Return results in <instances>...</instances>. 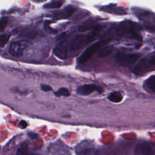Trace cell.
Instances as JSON below:
<instances>
[{"instance_id": "1", "label": "cell", "mask_w": 155, "mask_h": 155, "mask_svg": "<svg viewBox=\"0 0 155 155\" xmlns=\"http://www.w3.org/2000/svg\"><path fill=\"white\" fill-rule=\"evenodd\" d=\"M140 30V26L137 23L131 21H125L113 27L110 30V33H114L117 37L142 41Z\"/></svg>"}, {"instance_id": "2", "label": "cell", "mask_w": 155, "mask_h": 155, "mask_svg": "<svg viewBox=\"0 0 155 155\" xmlns=\"http://www.w3.org/2000/svg\"><path fill=\"white\" fill-rule=\"evenodd\" d=\"M99 30V27L88 34H79L75 35L70 41L68 44V48L72 51H78L95 39Z\"/></svg>"}, {"instance_id": "3", "label": "cell", "mask_w": 155, "mask_h": 155, "mask_svg": "<svg viewBox=\"0 0 155 155\" xmlns=\"http://www.w3.org/2000/svg\"><path fill=\"white\" fill-rule=\"evenodd\" d=\"M134 13L146 30L155 33V13L139 9L135 10Z\"/></svg>"}, {"instance_id": "4", "label": "cell", "mask_w": 155, "mask_h": 155, "mask_svg": "<svg viewBox=\"0 0 155 155\" xmlns=\"http://www.w3.org/2000/svg\"><path fill=\"white\" fill-rule=\"evenodd\" d=\"M109 40L106 38L100 39L90 47H88L79 56L78 58V62L79 64H84L90 59L94 53L102 48L103 46L106 45L108 42Z\"/></svg>"}, {"instance_id": "5", "label": "cell", "mask_w": 155, "mask_h": 155, "mask_svg": "<svg viewBox=\"0 0 155 155\" xmlns=\"http://www.w3.org/2000/svg\"><path fill=\"white\" fill-rule=\"evenodd\" d=\"M31 44V42L27 40L12 42L8 47V52L13 56L20 57L23 54L24 51Z\"/></svg>"}, {"instance_id": "6", "label": "cell", "mask_w": 155, "mask_h": 155, "mask_svg": "<svg viewBox=\"0 0 155 155\" xmlns=\"http://www.w3.org/2000/svg\"><path fill=\"white\" fill-rule=\"evenodd\" d=\"M140 55L137 53H118L116 56V61L120 66H129L134 63L140 58Z\"/></svg>"}, {"instance_id": "7", "label": "cell", "mask_w": 155, "mask_h": 155, "mask_svg": "<svg viewBox=\"0 0 155 155\" xmlns=\"http://www.w3.org/2000/svg\"><path fill=\"white\" fill-rule=\"evenodd\" d=\"M135 155H155V145L150 142H142L136 145Z\"/></svg>"}, {"instance_id": "8", "label": "cell", "mask_w": 155, "mask_h": 155, "mask_svg": "<svg viewBox=\"0 0 155 155\" xmlns=\"http://www.w3.org/2000/svg\"><path fill=\"white\" fill-rule=\"evenodd\" d=\"M54 55L60 59L65 60L68 55V43L65 40L60 41L54 48Z\"/></svg>"}, {"instance_id": "9", "label": "cell", "mask_w": 155, "mask_h": 155, "mask_svg": "<svg viewBox=\"0 0 155 155\" xmlns=\"http://www.w3.org/2000/svg\"><path fill=\"white\" fill-rule=\"evenodd\" d=\"M94 91L101 93L104 90L101 87L97 85L94 84H85L78 88L77 93L79 95L86 96L92 93Z\"/></svg>"}, {"instance_id": "10", "label": "cell", "mask_w": 155, "mask_h": 155, "mask_svg": "<svg viewBox=\"0 0 155 155\" xmlns=\"http://www.w3.org/2000/svg\"><path fill=\"white\" fill-rule=\"evenodd\" d=\"M76 8L73 5H68L61 10L56 12L52 15L53 18L55 19H68L75 12Z\"/></svg>"}, {"instance_id": "11", "label": "cell", "mask_w": 155, "mask_h": 155, "mask_svg": "<svg viewBox=\"0 0 155 155\" xmlns=\"http://www.w3.org/2000/svg\"><path fill=\"white\" fill-rule=\"evenodd\" d=\"M101 10L107 13H110L117 15H124L127 14V12L125 8L117 6V5L114 4H111L105 6H103Z\"/></svg>"}, {"instance_id": "12", "label": "cell", "mask_w": 155, "mask_h": 155, "mask_svg": "<svg viewBox=\"0 0 155 155\" xmlns=\"http://www.w3.org/2000/svg\"><path fill=\"white\" fill-rule=\"evenodd\" d=\"M15 33H18L19 36L22 38H26L29 39H33L36 37L37 32L36 31L29 27H25L23 28H18V30H16Z\"/></svg>"}, {"instance_id": "13", "label": "cell", "mask_w": 155, "mask_h": 155, "mask_svg": "<svg viewBox=\"0 0 155 155\" xmlns=\"http://www.w3.org/2000/svg\"><path fill=\"white\" fill-rule=\"evenodd\" d=\"M143 87L146 90L155 93V74L150 76L145 81Z\"/></svg>"}, {"instance_id": "14", "label": "cell", "mask_w": 155, "mask_h": 155, "mask_svg": "<svg viewBox=\"0 0 155 155\" xmlns=\"http://www.w3.org/2000/svg\"><path fill=\"white\" fill-rule=\"evenodd\" d=\"M16 155H35V154L30 150L28 145L26 143L24 142L18 148L16 152Z\"/></svg>"}, {"instance_id": "15", "label": "cell", "mask_w": 155, "mask_h": 155, "mask_svg": "<svg viewBox=\"0 0 155 155\" xmlns=\"http://www.w3.org/2000/svg\"><path fill=\"white\" fill-rule=\"evenodd\" d=\"M97 27L96 24H95L94 21L89 20L88 21H87L84 24H82V25H81L78 28V30L80 31H87L91 29L94 30Z\"/></svg>"}, {"instance_id": "16", "label": "cell", "mask_w": 155, "mask_h": 155, "mask_svg": "<svg viewBox=\"0 0 155 155\" xmlns=\"http://www.w3.org/2000/svg\"><path fill=\"white\" fill-rule=\"evenodd\" d=\"M64 2V0H51L44 5V8H57L61 7Z\"/></svg>"}, {"instance_id": "17", "label": "cell", "mask_w": 155, "mask_h": 155, "mask_svg": "<svg viewBox=\"0 0 155 155\" xmlns=\"http://www.w3.org/2000/svg\"><path fill=\"white\" fill-rule=\"evenodd\" d=\"M108 99L113 102L119 103L122 101L123 99V96L120 92L114 91L110 94V95L108 96Z\"/></svg>"}, {"instance_id": "18", "label": "cell", "mask_w": 155, "mask_h": 155, "mask_svg": "<svg viewBox=\"0 0 155 155\" xmlns=\"http://www.w3.org/2000/svg\"><path fill=\"white\" fill-rule=\"evenodd\" d=\"M78 155H99V152L94 148H85L79 151Z\"/></svg>"}, {"instance_id": "19", "label": "cell", "mask_w": 155, "mask_h": 155, "mask_svg": "<svg viewBox=\"0 0 155 155\" xmlns=\"http://www.w3.org/2000/svg\"><path fill=\"white\" fill-rule=\"evenodd\" d=\"M54 95L56 96H69L70 95V93L68 91V90L66 88H59L57 91L54 92Z\"/></svg>"}, {"instance_id": "20", "label": "cell", "mask_w": 155, "mask_h": 155, "mask_svg": "<svg viewBox=\"0 0 155 155\" xmlns=\"http://www.w3.org/2000/svg\"><path fill=\"white\" fill-rule=\"evenodd\" d=\"M11 35L10 33H5L0 35V47H4L8 41Z\"/></svg>"}, {"instance_id": "21", "label": "cell", "mask_w": 155, "mask_h": 155, "mask_svg": "<svg viewBox=\"0 0 155 155\" xmlns=\"http://www.w3.org/2000/svg\"><path fill=\"white\" fill-rule=\"evenodd\" d=\"M51 23V21H46L44 24V29L46 31V32L50 33V34H55L57 33V30L51 28L50 26V24Z\"/></svg>"}, {"instance_id": "22", "label": "cell", "mask_w": 155, "mask_h": 155, "mask_svg": "<svg viewBox=\"0 0 155 155\" xmlns=\"http://www.w3.org/2000/svg\"><path fill=\"white\" fill-rule=\"evenodd\" d=\"M8 19L7 17H4L1 19H0V31L5 30L8 24Z\"/></svg>"}, {"instance_id": "23", "label": "cell", "mask_w": 155, "mask_h": 155, "mask_svg": "<svg viewBox=\"0 0 155 155\" xmlns=\"http://www.w3.org/2000/svg\"><path fill=\"white\" fill-rule=\"evenodd\" d=\"M111 52V49L110 48V47H106L104 49H103L102 51H101L99 55L102 57L107 56V55L110 54Z\"/></svg>"}, {"instance_id": "24", "label": "cell", "mask_w": 155, "mask_h": 155, "mask_svg": "<svg viewBox=\"0 0 155 155\" xmlns=\"http://www.w3.org/2000/svg\"><path fill=\"white\" fill-rule=\"evenodd\" d=\"M40 88L44 91H50L52 90L51 87L50 85H46V84H41L40 86Z\"/></svg>"}, {"instance_id": "25", "label": "cell", "mask_w": 155, "mask_h": 155, "mask_svg": "<svg viewBox=\"0 0 155 155\" xmlns=\"http://www.w3.org/2000/svg\"><path fill=\"white\" fill-rule=\"evenodd\" d=\"M147 62L152 65H155V55L151 56L150 58H148Z\"/></svg>"}, {"instance_id": "26", "label": "cell", "mask_w": 155, "mask_h": 155, "mask_svg": "<svg viewBox=\"0 0 155 155\" xmlns=\"http://www.w3.org/2000/svg\"><path fill=\"white\" fill-rule=\"evenodd\" d=\"M27 127V122L25 120H21L19 122V128H21L22 129H24Z\"/></svg>"}, {"instance_id": "27", "label": "cell", "mask_w": 155, "mask_h": 155, "mask_svg": "<svg viewBox=\"0 0 155 155\" xmlns=\"http://www.w3.org/2000/svg\"><path fill=\"white\" fill-rule=\"evenodd\" d=\"M28 136L31 139H37L39 137L38 134H36L35 133H33V132L28 133Z\"/></svg>"}]
</instances>
